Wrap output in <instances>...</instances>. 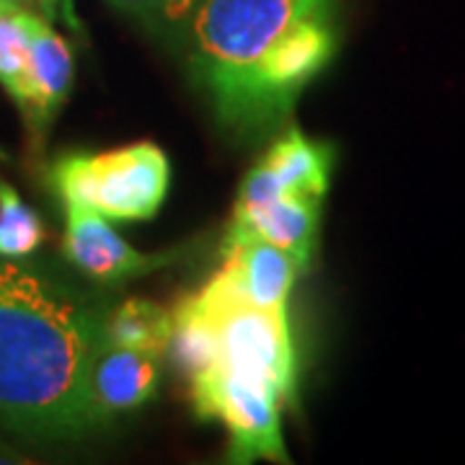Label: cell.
<instances>
[{
	"mask_svg": "<svg viewBox=\"0 0 465 465\" xmlns=\"http://www.w3.org/2000/svg\"><path fill=\"white\" fill-rule=\"evenodd\" d=\"M106 305L47 259L0 256V430L67 442L101 430L91 367L106 341Z\"/></svg>",
	"mask_w": 465,
	"mask_h": 465,
	"instance_id": "cell-1",
	"label": "cell"
},
{
	"mask_svg": "<svg viewBox=\"0 0 465 465\" xmlns=\"http://www.w3.org/2000/svg\"><path fill=\"white\" fill-rule=\"evenodd\" d=\"M339 0H202L189 21L192 84L235 137L282 127L331 63Z\"/></svg>",
	"mask_w": 465,
	"mask_h": 465,
	"instance_id": "cell-2",
	"label": "cell"
},
{
	"mask_svg": "<svg viewBox=\"0 0 465 465\" xmlns=\"http://www.w3.org/2000/svg\"><path fill=\"white\" fill-rule=\"evenodd\" d=\"M171 182L168 155L155 143L109 153H67L50 168V183L65 207L94 210L109 220H150Z\"/></svg>",
	"mask_w": 465,
	"mask_h": 465,
	"instance_id": "cell-3",
	"label": "cell"
},
{
	"mask_svg": "<svg viewBox=\"0 0 465 465\" xmlns=\"http://www.w3.org/2000/svg\"><path fill=\"white\" fill-rule=\"evenodd\" d=\"M197 298L215 323L217 365L264 381L280 393L282 403L292 406L298 396V362L287 316L238 298L220 274L202 287Z\"/></svg>",
	"mask_w": 465,
	"mask_h": 465,
	"instance_id": "cell-4",
	"label": "cell"
},
{
	"mask_svg": "<svg viewBox=\"0 0 465 465\" xmlns=\"http://www.w3.org/2000/svg\"><path fill=\"white\" fill-rule=\"evenodd\" d=\"M200 419H215L228 432L231 463H290L282 437V399L259 378L215 365L189 381Z\"/></svg>",
	"mask_w": 465,
	"mask_h": 465,
	"instance_id": "cell-5",
	"label": "cell"
},
{
	"mask_svg": "<svg viewBox=\"0 0 465 465\" xmlns=\"http://www.w3.org/2000/svg\"><path fill=\"white\" fill-rule=\"evenodd\" d=\"M333 171V148L311 140L298 127H287L264 158L251 168L241 183L232 215H246L282 194H313L321 197L329 192Z\"/></svg>",
	"mask_w": 465,
	"mask_h": 465,
	"instance_id": "cell-6",
	"label": "cell"
},
{
	"mask_svg": "<svg viewBox=\"0 0 465 465\" xmlns=\"http://www.w3.org/2000/svg\"><path fill=\"white\" fill-rule=\"evenodd\" d=\"M63 253L67 264L99 284H119L145 277L179 262L182 251L143 253L112 228L109 217L84 207H65Z\"/></svg>",
	"mask_w": 465,
	"mask_h": 465,
	"instance_id": "cell-7",
	"label": "cell"
},
{
	"mask_svg": "<svg viewBox=\"0 0 465 465\" xmlns=\"http://www.w3.org/2000/svg\"><path fill=\"white\" fill-rule=\"evenodd\" d=\"M26 24H29V54L14 104L24 116L29 133L42 137L57 119L60 109L65 106L75 75V63L65 36L54 32L52 21L36 11H29Z\"/></svg>",
	"mask_w": 465,
	"mask_h": 465,
	"instance_id": "cell-8",
	"label": "cell"
},
{
	"mask_svg": "<svg viewBox=\"0 0 465 465\" xmlns=\"http://www.w3.org/2000/svg\"><path fill=\"white\" fill-rule=\"evenodd\" d=\"M225 264L217 272L231 290L251 305L287 316L290 290L305 272V264L292 253L277 249L256 238H232L223 241Z\"/></svg>",
	"mask_w": 465,
	"mask_h": 465,
	"instance_id": "cell-9",
	"label": "cell"
},
{
	"mask_svg": "<svg viewBox=\"0 0 465 465\" xmlns=\"http://www.w3.org/2000/svg\"><path fill=\"white\" fill-rule=\"evenodd\" d=\"M161 382V354L104 341L91 367V403L101 427L145 406Z\"/></svg>",
	"mask_w": 465,
	"mask_h": 465,
	"instance_id": "cell-10",
	"label": "cell"
},
{
	"mask_svg": "<svg viewBox=\"0 0 465 465\" xmlns=\"http://www.w3.org/2000/svg\"><path fill=\"white\" fill-rule=\"evenodd\" d=\"M321 202H323L321 197L300 194V192L282 194L253 213L232 215L223 241L256 238V241H264L292 253L308 266L318 243Z\"/></svg>",
	"mask_w": 465,
	"mask_h": 465,
	"instance_id": "cell-11",
	"label": "cell"
},
{
	"mask_svg": "<svg viewBox=\"0 0 465 465\" xmlns=\"http://www.w3.org/2000/svg\"><path fill=\"white\" fill-rule=\"evenodd\" d=\"M166 351H171L173 365L189 381L217 365L220 347H217L215 323L197 298V292L183 298L173 311V331Z\"/></svg>",
	"mask_w": 465,
	"mask_h": 465,
	"instance_id": "cell-12",
	"label": "cell"
},
{
	"mask_svg": "<svg viewBox=\"0 0 465 465\" xmlns=\"http://www.w3.org/2000/svg\"><path fill=\"white\" fill-rule=\"evenodd\" d=\"M173 331V313L158 302L133 298L119 302L106 316V341L116 347L163 354Z\"/></svg>",
	"mask_w": 465,
	"mask_h": 465,
	"instance_id": "cell-13",
	"label": "cell"
},
{
	"mask_svg": "<svg viewBox=\"0 0 465 465\" xmlns=\"http://www.w3.org/2000/svg\"><path fill=\"white\" fill-rule=\"evenodd\" d=\"M47 241V228L32 204L21 200L16 189L0 179V256L26 259Z\"/></svg>",
	"mask_w": 465,
	"mask_h": 465,
	"instance_id": "cell-14",
	"label": "cell"
},
{
	"mask_svg": "<svg viewBox=\"0 0 465 465\" xmlns=\"http://www.w3.org/2000/svg\"><path fill=\"white\" fill-rule=\"evenodd\" d=\"M32 8H18L0 14V85L14 99L24 78L29 54V16Z\"/></svg>",
	"mask_w": 465,
	"mask_h": 465,
	"instance_id": "cell-15",
	"label": "cell"
},
{
	"mask_svg": "<svg viewBox=\"0 0 465 465\" xmlns=\"http://www.w3.org/2000/svg\"><path fill=\"white\" fill-rule=\"evenodd\" d=\"M202 0H158V34H179L183 42L189 21Z\"/></svg>",
	"mask_w": 465,
	"mask_h": 465,
	"instance_id": "cell-16",
	"label": "cell"
},
{
	"mask_svg": "<svg viewBox=\"0 0 465 465\" xmlns=\"http://www.w3.org/2000/svg\"><path fill=\"white\" fill-rule=\"evenodd\" d=\"M122 16L140 24L150 34H158V0H106Z\"/></svg>",
	"mask_w": 465,
	"mask_h": 465,
	"instance_id": "cell-17",
	"label": "cell"
},
{
	"mask_svg": "<svg viewBox=\"0 0 465 465\" xmlns=\"http://www.w3.org/2000/svg\"><path fill=\"white\" fill-rule=\"evenodd\" d=\"M39 5V14L54 21V18H63L73 32H81V21L75 16V0H34Z\"/></svg>",
	"mask_w": 465,
	"mask_h": 465,
	"instance_id": "cell-18",
	"label": "cell"
},
{
	"mask_svg": "<svg viewBox=\"0 0 465 465\" xmlns=\"http://www.w3.org/2000/svg\"><path fill=\"white\" fill-rule=\"evenodd\" d=\"M18 8H29V0H0V14L18 11Z\"/></svg>",
	"mask_w": 465,
	"mask_h": 465,
	"instance_id": "cell-19",
	"label": "cell"
},
{
	"mask_svg": "<svg viewBox=\"0 0 465 465\" xmlns=\"http://www.w3.org/2000/svg\"><path fill=\"white\" fill-rule=\"evenodd\" d=\"M5 161H8V153L0 148V163H5Z\"/></svg>",
	"mask_w": 465,
	"mask_h": 465,
	"instance_id": "cell-20",
	"label": "cell"
}]
</instances>
